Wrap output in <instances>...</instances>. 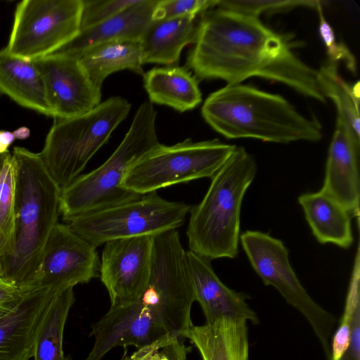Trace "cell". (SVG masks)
I'll use <instances>...</instances> for the list:
<instances>
[{
    "instance_id": "19",
    "label": "cell",
    "mask_w": 360,
    "mask_h": 360,
    "mask_svg": "<svg viewBox=\"0 0 360 360\" xmlns=\"http://www.w3.org/2000/svg\"><path fill=\"white\" fill-rule=\"evenodd\" d=\"M158 0H140L117 15L92 27L82 29L78 35L54 53L78 58L97 45L122 40H139L153 20Z\"/></svg>"
},
{
    "instance_id": "5",
    "label": "cell",
    "mask_w": 360,
    "mask_h": 360,
    "mask_svg": "<svg viewBox=\"0 0 360 360\" xmlns=\"http://www.w3.org/2000/svg\"><path fill=\"white\" fill-rule=\"evenodd\" d=\"M156 117L153 104L142 103L122 142L105 162L61 188L59 210L65 222L142 196L122 184L131 167L160 143Z\"/></svg>"
},
{
    "instance_id": "12",
    "label": "cell",
    "mask_w": 360,
    "mask_h": 360,
    "mask_svg": "<svg viewBox=\"0 0 360 360\" xmlns=\"http://www.w3.org/2000/svg\"><path fill=\"white\" fill-rule=\"evenodd\" d=\"M100 258L96 248L58 223L43 248L34 274L22 288H46L56 292L88 283L98 276Z\"/></svg>"
},
{
    "instance_id": "14",
    "label": "cell",
    "mask_w": 360,
    "mask_h": 360,
    "mask_svg": "<svg viewBox=\"0 0 360 360\" xmlns=\"http://www.w3.org/2000/svg\"><path fill=\"white\" fill-rule=\"evenodd\" d=\"M32 61L44 80L53 119L82 115L101 103V89L91 81L78 58L53 53Z\"/></svg>"
},
{
    "instance_id": "36",
    "label": "cell",
    "mask_w": 360,
    "mask_h": 360,
    "mask_svg": "<svg viewBox=\"0 0 360 360\" xmlns=\"http://www.w3.org/2000/svg\"><path fill=\"white\" fill-rule=\"evenodd\" d=\"M172 336L174 335H167L151 344L138 348L130 356L131 360H150L154 352L162 346Z\"/></svg>"
},
{
    "instance_id": "15",
    "label": "cell",
    "mask_w": 360,
    "mask_h": 360,
    "mask_svg": "<svg viewBox=\"0 0 360 360\" xmlns=\"http://www.w3.org/2000/svg\"><path fill=\"white\" fill-rule=\"evenodd\" d=\"M90 335L94 336V344L84 360H101L116 347L141 348L170 335L136 302L110 307L92 325Z\"/></svg>"
},
{
    "instance_id": "10",
    "label": "cell",
    "mask_w": 360,
    "mask_h": 360,
    "mask_svg": "<svg viewBox=\"0 0 360 360\" xmlns=\"http://www.w3.org/2000/svg\"><path fill=\"white\" fill-rule=\"evenodd\" d=\"M243 249L264 284L275 288L286 302L307 319L319 339L326 360H330V341L336 318L317 304L295 274L283 242L259 231L248 230L240 236Z\"/></svg>"
},
{
    "instance_id": "31",
    "label": "cell",
    "mask_w": 360,
    "mask_h": 360,
    "mask_svg": "<svg viewBox=\"0 0 360 360\" xmlns=\"http://www.w3.org/2000/svg\"><path fill=\"white\" fill-rule=\"evenodd\" d=\"M139 1L82 0L81 30L105 21L137 4Z\"/></svg>"
},
{
    "instance_id": "24",
    "label": "cell",
    "mask_w": 360,
    "mask_h": 360,
    "mask_svg": "<svg viewBox=\"0 0 360 360\" xmlns=\"http://www.w3.org/2000/svg\"><path fill=\"white\" fill-rule=\"evenodd\" d=\"M143 86L150 102L184 112L202 101L198 79L188 69L177 65L154 68L143 75Z\"/></svg>"
},
{
    "instance_id": "18",
    "label": "cell",
    "mask_w": 360,
    "mask_h": 360,
    "mask_svg": "<svg viewBox=\"0 0 360 360\" xmlns=\"http://www.w3.org/2000/svg\"><path fill=\"white\" fill-rule=\"evenodd\" d=\"M359 150L342 122L337 118L326 162L321 191L359 220Z\"/></svg>"
},
{
    "instance_id": "9",
    "label": "cell",
    "mask_w": 360,
    "mask_h": 360,
    "mask_svg": "<svg viewBox=\"0 0 360 360\" xmlns=\"http://www.w3.org/2000/svg\"><path fill=\"white\" fill-rule=\"evenodd\" d=\"M188 204L170 201L157 191L71 219L65 224L94 247L108 241L177 230L191 210Z\"/></svg>"
},
{
    "instance_id": "39",
    "label": "cell",
    "mask_w": 360,
    "mask_h": 360,
    "mask_svg": "<svg viewBox=\"0 0 360 360\" xmlns=\"http://www.w3.org/2000/svg\"><path fill=\"white\" fill-rule=\"evenodd\" d=\"M4 153L0 154V169L1 167ZM0 277L3 278V271H2V267H1V261H0Z\"/></svg>"
},
{
    "instance_id": "25",
    "label": "cell",
    "mask_w": 360,
    "mask_h": 360,
    "mask_svg": "<svg viewBox=\"0 0 360 360\" xmlns=\"http://www.w3.org/2000/svg\"><path fill=\"white\" fill-rule=\"evenodd\" d=\"M93 84L101 89L111 74L129 70L143 75V58L139 40L115 41L94 46L78 57Z\"/></svg>"
},
{
    "instance_id": "34",
    "label": "cell",
    "mask_w": 360,
    "mask_h": 360,
    "mask_svg": "<svg viewBox=\"0 0 360 360\" xmlns=\"http://www.w3.org/2000/svg\"><path fill=\"white\" fill-rule=\"evenodd\" d=\"M183 338L172 336L154 352L150 360H186L190 347L184 344Z\"/></svg>"
},
{
    "instance_id": "16",
    "label": "cell",
    "mask_w": 360,
    "mask_h": 360,
    "mask_svg": "<svg viewBox=\"0 0 360 360\" xmlns=\"http://www.w3.org/2000/svg\"><path fill=\"white\" fill-rule=\"evenodd\" d=\"M21 289L24 293L19 304L0 319V360L33 358L38 334L57 293L46 288Z\"/></svg>"
},
{
    "instance_id": "22",
    "label": "cell",
    "mask_w": 360,
    "mask_h": 360,
    "mask_svg": "<svg viewBox=\"0 0 360 360\" xmlns=\"http://www.w3.org/2000/svg\"><path fill=\"white\" fill-rule=\"evenodd\" d=\"M297 200L320 243H330L345 249L352 246V216L342 205L321 190L302 193Z\"/></svg>"
},
{
    "instance_id": "1",
    "label": "cell",
    "mask_w": 360,
    "mask_h": 360,
    "mask_svg": "<svg viewBox=\"0 0 360 360\" xmlns=\"http://www.w3.org/2000/svg\"><path fill=\"white\" fill-rule=\"evenodd\" d=\"M186 66L198 79L240 84L254 77L285 84L326 103L317 70L297 54L299 44L266 26L259 18L220 8L202 13Z\"/></svg>"
},
{
    "instance_id": "30",
    "label": "cell",
    "mask_w": 360,
    "mask_h": 360,
    "mask_svg": "<svg viewBox=\"0 0 360 360\" xmlns=\"http://www.w3.org/2000/svg\"><path fill=\"white\" fill-rule=\"evenodd\" d=\"M218 0H158L153 11V20L188 17L195 19L217 6Z\"/></svg>"
},
{
    "instance_id": "6",
    "label": "cell",
    "mask_w": 360,
    "mask_h": 360,
    "mask_svg": "<svg viewBox=\"0 0 360 360\" xmlns=\"http://www.w3.org/2000/svg\"><path fill=\"white\" fill-rule=\"evenodd\" d=\"M130 110L131 104L127 99L112 96L82 115L54 118L39 154L60 188L81 175Z\"/></svg>"
},
{
    "instance_id": "33",
    "label": "cell",
    "mask_w": 360,
    "mask_h": 360,
    "mask_svg": "<svg viewBox=\"0 0 360 360\" xmlns=\"http://www.w3.org/2000/svg\"><path fill=\"white\" fill-rule=\"evenodd\" d=\"M24 290L0 277V319L12 311L20 302Z\"/></svg>"
},
{
    "instance_id": "40",
    "label": "cell",
    "mask_w": 360,
    "mask_h": 360,
    "mask_svg": "<svg viewBox=\"0 0 360 360\" xmlns=\"http://www.w3.org/2000/svg\"><path fill=\"white\" fill-rule=\"evenodd\" d=\"M120 360H131V359L130 356L127 355V352H125Z\"/></svg>"
},
{
    "instance_id": "20",
    "label": "cell",
    "mask_w": 360,
    "mask_h": 360,
    "mask_svg": "<svg viewBox=\"0 0 360 360\" xmlns=\"http://www.w3.org/2000/svg\"><path fill=\"white\" fill-rule=\"evenodd\" d=\"M248 321L221 316L211 323L193 326L183 333L196 347L202 360H249Z\"/></svg>"
},
{
    "instance_id": "37",
    "label": "cell",
    "mask_w": 360,
    "mask_h": 360,
    "mask_svg": "<svg viewBox=\"0 0 360 360\" xmlns=\"http://www.w3.org/2000/svg\"><path fill=\"white\" fill-rule=\"evenodd\" d=\"M14 140L15 137L12 132L0 130V154L8 151V148Z\"/></svg>"
},
{
    "instance_id": "26",
    "label": "cell",
    "mask_w": 360,
    "mask_h": 360,
    "mask_svg": "<svg viewBox=\"0 0 360 360\" xmlns=\"http://www.w3.org/2000/svg\"><path fill=\"white\" fill-rule=\"evenodd\" d=\"M317 79L325 98L334 103L337 118L354 140L360 143L359 82L348 84L339 72L338 63L328 60L317 70Z\"/></svg>"
},
{
    "instance_id": "23",
    "label": "cell",
    "mask_w": 360,
    "mask_h": 360,
    "mask_svg": "<svg viewBox=\"0 0 360 360\" xmlns=\"http://www.w3.org/2000/svg\"><path fill=\"white\" fill-rule=\"evenodd\" d=\"M197 24L185 17L152 20L139 41L143 63L176 65L183 49L193 44Z\"/></svg>"
},
{
    "instance_id": "3",
    "label": "cell",
    "mask_w": 360,
    "mask_h": 360,
    "mask_svg": "<svg viewBox=\"0 0 360 360\" xmlns=\"http://www.w3.org/2000/svg\"><path fill=\"white\" fill-rule=\"evenodd\" d=\"M15 179V247L3 278L20 288L39 264L44 245L58 223L61 188L39 153L22 147L12 153Z\"/></svg>"
},
{
    "instance_id": "17",
    "label": "cell",
    "mask_w": 360,
    "mask_h": 360,
    "mask_svg": "<svg viewBox=\"0 0 360 360\" xmlns=\"http://www.w3.org/2000/svg\"><path fill=\"white\" fill-rule=\"evenodd\" d=\"M186 264L195 301L200 305L206 319L211 323L221 316H231L258 324L259 318L250 307L249 295L226 286L217 276L211 261L191 250H186Z\"/></svg>"
},
{
    "instance_id": "13",
    "label": "cell",
    "mask_w": 360,
    "mask_h": 360,
    "mask_svg": "<svg viewBox=\"0 0 360 360\" xmlns=\"http://www.w3.org/2000/svg\"><path fill=\"white\" fill-rule=\"evenodd\" d=\"M154 236L119 238L104 243L100 259V277L110 300V307L137 302L150 274Z\"/></svg>"
},
{
    "instance_id": "32",
    "label": "cell",
    "mask_w": 360,
    "mask_h": 360,
    "mask_svg": "<svg viewBox=\"0 0 360 360\" xmlns=\"http://www.w3.org/2000/svg\"><path fill=\"white\" fill-rule=\"evenodd\" d=\"M316 10L319 18V32L326 48L328 60L336 63H343L349 71L356 75L357 66L354 54L345 44L336 41L333 29L324 17L322 4Z\"/></svg>"
},
{
    "instance_id": "21",
    "label": "cell",
    "mask_w": 360,
    "mask_h": 360,
    "mask_svg": "<svg viewBox=\"0 0 360 360\" xmlns=\"http://www.w3.org/2000/svg\"><path fill=\"white\" fill-rule=\"evenodd\" d=\"M0 93L22 107L52 117L45 84L32 60L0 49Z\"/></svg>"
},
{
    "instance_id": "27",
    "label": "cell",
    "mask_w": 360,
    "mask_h": 360,
    "mask_svg": "<svg viewBox=\"0 0 360 360\" xmlns=\"http://www.w3.org/2000/svg\"><path fill=\"white\" fill-rule=\"evenodd\" d=\"M75 301L73 288L55 295L36 340L34 360H71L65 355L63 342L65 323Z\"/></svg>"
},
{
    "instance_id": "35",
    "label": "cell",
    "mask_w": 360,
    "mask_h": 360,
    "mask_svg": "<svg viewBox=\"0 0 360 360\" xmlns=\"http://www.w3.org/2000/svg\"><path fill=\"white\" fill-rule=\"evenodd\" d=\"M349 347L341 360H359L360 358V307L353 312Z\"/></svg>"
},
{
    "instance_id": "11",
    "label": "cell",
    "mask_w": 360,
    "mask_h": 360,
    "mask_svg": "<svg viewBox=\"0 0 360 360\" xmlns=\"http://www.w3.org/2000/svg\"><path fill=\"white\" fill-rule=\"evenodd\" d=\"M82 6V0L19 2L6 50L29 60L54 53L79 33Z\"/></svg>"
},
{
    "instance_id": "8",
    "label": "cell",
    "mask_w": 360,
    "mask_h": 360,
    "mask_svg": "<svg viewBox=\"0 0 360 360\" xmlns=\"http://www.w3.org/2000/svg\"><path fill=\"white\" fill-rule=\"evenodd\" d=\"M236 148L217 139H186L172 146L160 143L131 167L122 186L143 195L177 184L211 179Z\"/></svg>"
},
{
    "instance_id": "4",
    "label": "cell",
    "mask_w": 360,
    "mask_h": 360,
    "mask_svg": "<svg viewBox=\"0 0 360 360\" xmlns=\"http://www.w3.org/2000/svg\"><path fill=\"white\" fill-rule=\"evenodd\" d=\"M256 173L254 157L236 146L211 178L202 200L191 208L189 250L210 261L238 256L242 202Z\"/></svg>"
},
{
    "instance_id": "2",
    "label": "cell",
    "mask_w": 360,
    "mask_h": 360,
    "mask_svg": "<svg viewBox=\"0 0 360 360\" xmlns=\"http://www.w3.org/2000/svg\"><path fill=\"white\" fill-rule=\"evenodd\" d=\"M201 113L214 131L229 139L288 143L316 142L323 136L315 117L303 115L280 95L241 84H227L210 94Z\"/></svg>"
},
{
    "instance_id": "7",
    "label": "cell",
    "mask_w": 360,
    "mask_h": 360,
    "mask_svg": "<svg viewBox=\"0 0 360 360\" xmlns=\"http://www.w3.org/2000/svg\"><path fill=\"white\" fill-rule=\"evenodd\" d=\"M186 254L177 230L154 236L150 277L137 300L169 335L178 337L193 326L195 298Z\"/></svg>"
},
{
    "instance_id": "29",
    "label": "cell",
    "mask_w": 360,
    "mask_h": 360,
    "mask_svg": "<svg viewBox=\"0 0 360 360\" xmlns=\"http://www.w3.org/2000/svg\"><path fill=\"white\" fill-rule=\"evenodd\" d=\"M320 1L292 0H218L217 7L259 18L263 13L271 14L298 7L317 8Z\"/></svg>"
},
{
    "instance_id": "28",
    "label": "cell",
    "mask_w": 360,
    "mask_h": 360,
    "mask_svg": "<svg viewBox=\"0 0 360 360\" xmlns=\"http://www.w3.org/2000/svg\"><path fill=\"white\" fill-rule=\"evenodd\" d=\"M15 179L12 153L7 151L0 169V261L2 271L14 250Z\"/></svg>"
},
{
    "instance_id": "38",
    "label": "cell",
    "mask_w": 360,
    "mask_h": 360,
    "mask_svg": "<svg viewBox=\"0 0 360 360\" xmlns=\"http://www.w3.org/2000/svg\"><path fill=\"white\" fill-rule=\"evenodd\" d=\"M12 133L15 139L22 140L29 137L30 131L26 127H21L14 130Z\"/></svg>"
}]
</instances>
